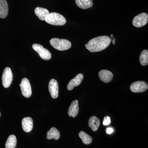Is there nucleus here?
<instances>
[{"instance_id":"24","label":"nucleus","mask_w":148,"mask_h":148,"mask_svg":"<svg viewBox=\"0 0 148 148\" xmlns=\"http://www.w3.org/2000/svg\"><path fill=\"white\" fill-rule=\"evenodd\" d=\"M115 38H114L113 37H112L110 38L111 42H112L113 43V45L115 44Z\"/></svg>"},{"instance_id":"12","label":"nucleus","mask_w":148,"mask_h":148,"mask_svg":"<svg viewBox=\"0 0 148 148\" xmlns=\"http://www.w3.org/2000/svg\"><path fill=\"white\" fill-rule=\"evenodd\" d=\"M22 127L25 132H31L33 128V120L32 118L25 117L22 120Z\"/></svg>"},{"instance_id":"18","label":"nucleus","mask_w":148,"mask_h":148,"mask_svg":"<svg viewBox=\"0 0 148 148\" xmlns=\"http://www.w3.org/2000/svg\"><path fill=\"white\" fill-rule=\"evenodd\" d=\"M77 5L83 9H87L92 6L93 2L92 0H75Z\"/></svg>"},{"instance_id":"6","label":"nucleus","mask_w":148,"mask_h":148,"mask_svg":"<svg viewBox=\"0 0 148 148\" xmlns=\"http://www.w3.org/2000/svg\"><path fill=\"white\" fill-rule=\"evenodd\" d=\"M22 95L26 98H29L32 95V90L31 84L28 79H22L20 84Z\"/></svg>"},{"instance_id":"20","label":"nucleus","mask_w":148,"mask_h":148,"mask_svg":"<svg viewBox=\"0 0 148 148\" xmlns=\"http://www.w3.org/2000/svg\"><path fill=\"white\" fill-rule=\"evenodd\" d=\"M79 136L80 139L82 140L83 143L85 145H89L92 142V138L90 135H88L84 131H80L79 134Z\"/></svg>"},{"instance_id":"23","label":"nucleus","mask_w":148,"mask_h":148,"mask_svg":"<svg viewBox=\"0 0 148 148\" xmlns=\"http://www.w3.org/2000/svg\"><path fill=\"white\" fill-rule=\"evenodd\" d=\"M113 131L114 130L112 127H108L106 130V132H107V134H109V135L112 134L113 132Z\"/></svg>"},{"instance_id":"2","label":"nucleus","mask_w":148,"mask_h":148,"mask_svg":"<svg viewBox=\"0 0 148 148\" xmlns=\"http://www.w3.org/2000/svg\"><path fill=\"white\" fill-rule=\"evenodd\" d=\"M45 21L48 24L55 26H63L66 22V18L63 15L56 12L49 13Z\"/></svg>"},{"instance_id":"10","label":"nucleus","mask_w":148,"mask_h":148,"mask_svg":"<svg viewBox=\"0 0 148 148\" xmlns=\"http://www.w3.org/2000/svg\"><path fill=\"white\" fill-rule=\"evenodd\" d=\"M83 78L84 75L82 74H79L78 75H77L74 78L69 82L67 85V88L68 90H72L74 87L79 85L81 83Z\"/></svg>"},{"instance_id":"4","label":"nucleus","mask_w":148,"mask_h":148,"mask_svg":"<svg viewBox=\"0 0 148 148\" xmlns=\"http://www.w3.org/2000/svg\"><path fill=\"white\" fill-rule=\"evenodd\" d=\"M33 49L38 53L40 58L45 60H49L51 58V54L48 49L44 48L42 45L34 44L32 46Z\"/></svg>"},{"instance_id":"5","label":"nucleus","mask_w":148,"mask_h":148,"mask_svg":"<svg viewBox=\"0 0 148 148\" xmlns=\"http://www.w3.org/2000/svg\"><path fill=\"white\" fill-rule=\"evenodd\" d=\"M13 79V74L10 68L7 67L4 70L2 77V82L4 87L8 88L10 86Z\"/></svg>"},{"instance_id":"17","label":"nucleus","mask_w":148,"mask_h":148,"mask_svg":"<svg viewBox=\"0 0 148 148\" xmlns=\"http://www.w3.org/2000/svg\"><path fill=\"white\" fill-rule=\"evenodd\" d=\"M60 137V132L55 127H52L49 131H48L47 134V138L48 140L54 139L58 140Z\"/></svg>"},{"instance_id":"21","label":"nucleus","mask_w":148,"mask_h":148,"mask_svg":"<svg viewBox=\"0 0 148 148\" xmlns=\"http://www.w3.org/2000/svg\"><path fill=\"white\" fill-rule=\"evenodd\" d=\"M140 64L143 66H146L148 64V51L145 49L142 51L140 57Z\"/></svg>"},{"instance_id":"26","label":"nucleus","mask_w":148,"mask_h":148,"mask_svg":"<svg viewBox=\"0 0 148 148\" xmlns=\"http://www.w3.org/2000/svg\"><path fill=\"white\" fill-rule=\"evenodd\" d=\"M0 116H1V113H0Z\"/></svg>"},{"instance_id":"8","label":"nucleus","mask_w":148,"mask_h":148,"mask_svg":"<svg viewBox=\"0 0 148 148\" xmlns=\"http://www.w3.org/2000/svg\"><path fill=\"white\" fill-rule=\"evenodd\" d=\"M148 88L147 83L143 81L133 82L130 86V90L133 92H142L146 91Z\"/></svg>"},{"instance_id":"9","label":"nucleus","mask_w":148,"mask_h":148,"mask_svg":"<svg viewBox=\"0 0 148 148\" xmlns=\"http://www.w3.org/2000/svg\"><path fill=\"white\" fill-rule=\"evenodd\" d=\"M49 90L51 96L55 99L58 96V85L57 81L55 79H51L49 81L48 85Z\"/></svg>"},{"instance_id":"25","label":"nucleus","mask_w":148,"mask_h":148,"mask_svg":"<svg viewBox=\"0 0 148 148\" xmlns=\"http://www.w3.org/2000/svg\"><path fill=\"white\" fill-rule=\"evenodd\" d=\"M111 37H113V34H112L111 35Z\"/></svg>"},{"instance_id":"16","label":"nucleus","mask_w":148,"mask_h":148,"mask_svg":"<svg viewBox=\"0 0 148 148\" xmlns=\"http://www.w3.org/2000/svg\"><path fill=\"white\" fill-rule=\"evenodd\" d=\"M88 126L92 131H96L100 125V120L97 117L92 116L89 119L88 122Z\"/></svg>"},{"instance_id":"13","label":"nucleus","mask_w":148,"mask_h":148,"mask_svg":"<svg viewBox=\"0 0 148 148\" xmlns=\"http://www.w3.org/2000/svg\"><path fill=\"white\" fill-rule=\"evenodd\" d=\"M79 111L78 101L75 100L72 102L71 106L69 107L68 114L69 116L75 118L77 115Z\"/></svg>"},{"instance_id":"15","label":"nucleus","mask_w":148,"mask_h":148,"mask_svg":"<svg viewBox=\"0 0 148 148\" xmlns=\"http://www.w3.org/2000/svg\"><path fill=\"white\" fill-rule=\"evenodd\" d=\"M8 13V3L6 0H0V17L5 18Z\"/></svg>"},{"instance_id":"14","label":"nucleus","mask_w":148,"mask_h":148,"mask_svg":"<svg viewBox=\"0 0 148 148\" xmlns=\"http://www.w3.org/2000/svg\"><path fill=\"white\" fill-rule=\"evenodd\" d=\"M35 13L39 18L42 21H44L49 14L47 9L41 7H37L35 8Z\"/></svg>"},{"instance_id":"11","label":"nucleus","mask_w":148,"mask_h":148,"mask_svg":"<svg viewBox=\"0 0 148 148\" xmlns=\"http://www.w3.org/2000/svg\"><path fill=\"white\" fill-rule=\"evenodd\" d=\"M98 75L101 80L105 83L110 82L113 78V75L112 72L108 70H101L99 72Z\"/></svg>"},{"instance_id":"22","label":"nucleus","mask_w":148,"mask_h":148,"mask_svg":"<svg viewBox=\"0 0 148 148\" xmlns=\"http://www.w3.org/2000/svg\"><path fill=\"white\" fill-rule=\"evenodd\" d=\"M103 123L105 126L109 125L111 123L110 117L108 116L104 117Z\"/></svg>"},{"instance_id":"3","label":"nucleus","mask_w":148,"mask_h":148,"mask_svg":"<svg viewBox=\"0 0 148 148\" xmlns=\"http://www.w3.org/2000/svg\"><path fill=\"white\" fill-rule=\"evenodd\" d=\"M51 45L57 50L65 51L68 50L71 47L72 44L71 42L66 39L54 38L50 40Z\"/></svg>"},{"instance_id":"7","label":"nucleus","mask_w":148,"mask_h":148,"mask_svg":"<svg viewBox=\"0 0 148 148\" xmlns=\"http://www.w3.org/2000/svg\"><path fill=\"white\" fill-rule=\"evenodd\" d=\"M148 15L146 13H142L135 16L132 20V24L134 27H143L147 23Z\"/></svg>"},{"instance_id":"1","label":"nucleus","mask_w":148,"mask_h":148,"mask_svg":"<svg viewBox=\"0 0 148 148\" xmlns=\"http://www.w3.org/2000/svg\"><path fill=\"white\" fill-rule=\"evenodd\" d=\"M111 43L110 38L108 36H101L90 40L85 47L91 52H98L106 49Z\"/></svg>"},{"instance_id":"19","label":"nucleus","mask_w":148,"mask_h":148,"mask_svg":"<svg viewBox=\"0 0 148 148\" xmlns=\"http://www.w3.org/2000/svg\"><path fill=\"white\" fill-rule=\"evenodd\" d=\"M16 138L15 135H10L6 142L5 148H15L16 145Z\"/></svg>"}]
</instances>
